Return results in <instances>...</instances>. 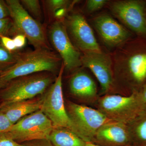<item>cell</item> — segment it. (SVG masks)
I'll list each match as a JSON object with an SVG mask.
<instances>
[{
    "label": "cell",
    "instance_id": "6da1fadb",
    "mask_svg": "<svg viewBox=\"0 0 146 146\" xmlns=\"http://www.w3.org/2000/svg\"><path fill=\"white\" fill-rule=\"evenodd\" d=\"M63 61L59 55L52 50L35 49L21 52L17 62L10 68L0 73V80L4 83L23 76L35 73L59 70Z\"/></svg>",
    "mask_w": 146,
    "mask_h": 146
},
{
    "label": "cell",
    "instance_id": "7a4b0ae2",
    "mask_svg": "<svg viewBox=\"0 0 146 146\" xmlns=\"http://www.w3.org/2000/svg\"><path fill=\"white\" fill-rule=\"evenodd\" d=\"M116 53L113 63L124 70L134 86L141 89L146 83V39H130Z\"/></svg>",
    "mask_w": 146,
    "mask_h": 146
},
{
    "label": "cell",
    "instance_id": "3957f363",
    "mask_svg": "<svg viewBox=\"0 0 146 146\" xmlns=\"http://www.w3.org/2000/svg\"><path fill=\"white\" fill-rule=\"evenodd\" d=\"M56 78L53 73L42 72L13 79L0 90V102L31 99L42 95Z\"/></svg>",
    "mask_w": 146,
    "mask_h": 146
},
{
    "label": "cell",
    "instance_id": "277c9868",
    "mask_svg": "<svg viewBox=\"0 0 146 146\" xmlns=\"http://www.w3.org/2000/svg\"><path fill=\"white\" fill-rule=\"evenodd\" d=\"M10 18L13 23L12 35H23L35 49L52 50L44 29L39 21L33 18L18 0H7Z\"/></svg>",
    "mask_w": 146,
    "mask_h": 146
},
{
    "label": "cell",
    "instance_id": "5b68a950",
    "mask_svg": "<svg viewBox=\"0 0 146 146\" xmlns=\"http://www.w3.org/2000/svg\"><path fill=\"white\" fill-rule=\"evenodd\" d=\"M64 70L63 63L54 82L42 95L40 110L51 121L54 127L66 128L74 132L63 99L62 76Z\"/></svg>",
    "mask_w": 146,
    "mask_h": 146
},
{
    "label": "cell",
    "instance_id": "8992f818",
    "mask_svg": "<svg viewBox=\"0 0 146 146\" xmlns=\"http://www.w3.org/2000/svg\"><path fill=\"white\" fill-rule=\"evenodd\" d=\"M66 110L74 133L86 142H91L100 128L111 121L98 110L71 102Z\"/></svg>",
    "mask_w": 146,
    "mask_h": 146
},
{
    "label": "cell",
    "instance_id": "52a82bcc",
    "mask_svg": "<svg viewBox=\"0 0 146 146\" xmlns=\"http://www.w3.org/2000/svg\"><path fill=\"white\" fill-rule=\"evenodd\" d=\"M54 128L51 121L39 110L21 118L5 132L14 141L21 144L48 139Z\"/></svg>",
    "mask_w": 146,
    "mask_h": 146
},
{
    "label": "cell",
    "instance_id": "ba28073f",
    "mask_svg": "<svg viewBox=\"0 0 146 146\" xmlns=\"http://www.w3.org/2000/svg\"><path fill=\"white\" fill-rule=\"evenodd\" d=\"M113 15L138 37L146 39V1L123 0L112 2Z\"/></svg>",
    "mask_w": 146,
    "mask_h": 146
},
{
    "label": "cell",
    "instance_id": "9c48e42d",
    "mask_svg": "<svg viewBox=\"0 0 146 146\" xmlns=\"http://www.w3.org/2000/svg\"><path fill=\"white\" fill-rule=\"evenodd\" d=\"M48 34L50 41L62 59L65 70H73L82 65L80 53L71 41L62 21L54 22L50 26Z\"/></svg>",
    "mask_w": 146,
    "mask_h": 146
},
{
    "label": "cell",
    "instance_id": "30bf717a",
    "mask_svg": "<svg viewBox=\"0 0 146 146\" xmlns=\"http://www.w3.org/2000/svg\"><path fill=\"white\" fill-rule=\"evenodd\" d=\"M64 25L71 41L79 51H102L92 29L81 14L69 15Z\"/></svg>",
    "mask_w": 146,
    "mask_h": 146
},
{
    "label": "cell",
    "instance_id": "8fae6325",
    "mask_svg": "<svg viewBox=\"0 0 146 146\" xmlns=\"http://www.w3.org/2000/svg\"><path fill=\"white\" fill-rule=\"evenodd\" d=\"M82 65L90 69L99 82L103 93L109 91L113 82V62L108 55L101 52H88L81 55Z\"/></svg>",
    "mask_w": 146,
    "mask_h": 146
},
{
    "label": "cell",
    "instance_id": "7c38bea8",
    "mask_svg": "<svg viewBox=\"0 0 146 146\" xmlns=\"http://www.w3.org/2000/svg\"><path fill=\"white\" fill-rule=\"evenodd\" d=\"M93 24L102 40L108 46H119L131 39V33L108 14L97 16L94 18Z\"/></svg>",
    "mask_w": 146,
    "mask_h": 146
},
{
    "label": "cell",
    "instance_id": "4fadbf2b",
    "mask_svg": "<svg viewBox=\"0 0 146 146\" xmlns=\"http://www.w3.org/2000/svg\"><path fill=\"white\" fill-rule=\"evenodd\" d=\"M42 97L11 102H0V110L12 124L41 108Z\"/></svg>",
    "mask_w": 146,
    "mask_h": 146
},
{
    "label": "cell",
    "instance_id": "5bb4252c",
    "mask_svg": "<svg viewBox=\"0 0 146 146\" xmlns=\"http://www.w3.org/2000/svg\"><path fill=\"white\" fill-rule=\"evenodd\" d=\"M101 104L105 110L109 112H117L127 109L137 114L143 109L137 92H133L129 96H108L102 99Z\"/></svg>",
    "mask_w": 146,
    "mask_h": 146
},
{
    "label": "cell",
    "instance_id": "9a60e30c",
    "mask_svg": "<svg viewBox=\"0 0 146 146\" xmlns=\"http://www.w3.org/2000/svg\"><path fill=\"white\" fill-rule=\"evenodd\" d=\"M70 91L74 96L80 98H90L97 94L95 82L90 76L83 71H79L71 78L69 83Z\"/></svg>",
    "mask_w": 146,
    "mask_h": 146
},
{
    "label": "cell",
    "instance_id": "2e32d148",
    "mask_svg": "<svg viewBox=\"0 0 146 146\" xmlns=\"http://www.w3.org/2000/svg\"><path fill=\"white\" fill-rule=\"evenodd\" d=\"M53 146H84L86 142L69 129L54 127L48 138Z\"/></svg>",
    "mask_w": 146,
    "mask_h": 146
},
{
    "label": "cell",
    "instance_id": "e0dca14e",
    "mask_svg": "<svg viewBox=\"0 0 146 146\" xmlns=\"http://www.w3.org/2000/svg\"><path fill=\"white\" fill-rule=\"evenodd\" d=\"M96 135L102 140L115 144L125 143L129 138L128 133L123 125L110 123L100 128Z\"/></svg>",
    "mask_w": 146,
    "mask_h": 146
},
{
    "label": "cell",
    "instance_id": "ac0fdd59",
    "mask_svg": "<svg viewBox=\"0 0 146 146\" xmlns=\"http://www.w3.org/2000/svg\"><path fill=\"white\" fill-rule=\"evenodd\" d=\"M134 118L133 136L138 143L145 145H146V108L141 110Z\"/></svg>",
    "mask_w": 146,
    "mask_h": 146
},
{
    "label": "cell",
    "instance_id": "d6986e66",
    "mask_svg": "<svg viewBox=\"0 0 146 146\" xmlns=\"http://www.w3.org/2000/svg\"><path fill=\"white\" fill-rule=\"evenodd\" d=\"M21 52L9 51L0 42V73L7 70L17 62Z\"/></svg>",
    "mask_w": 146,
    "mask_h": 146
},
{
    "label": "cell",
    "instance_id": "ffe728a7",
    "mask_svg": "<svg viewBox=\"0 0 146 146\" xmlns=\"http://www.w3.org/2000/svg\"><path fill=\"white\" fill-rule=\"evenodd\" d=\"M22 6L28 12H29L35 19L39 21L42 19V10L40 2L38 0H22Z\"/></svg>",
    "mask_w": 146,
    "mask_h": 146
},
{
    "label": "cell",
    "instance_id": "44dd1931",
    "mask_svg": "<svg viewBox=\"0 0 146 146\" xmlns=\"http://www.w3.org/2000/svg\"><path fill=\"white\" fill-rule=\"evenodd\" d=\"M48 9L52 14L60 9L68 7L70 1L67 0H48L46 1Z\"/></svg>",
    "mask_w": 146,
    "mask_h": 146
},
{
    "label": "cell",
    "instance_id": "7402d4cb",
    "mask_svg": "<svg viewBox=\"0 0 146 146\" xmlns=\"http://www.w3.org/2000/svg\"><path fill=\"white\" fill-rule=\"evenodd\" d=\"M12 27L13 23L10 17L0 19V37L12 35Z\"/></svg>",
    "mask_w": 146,
    "mask_h": 146
},
{
    "label": "cell",
    "instance_id": "603a6c76",
    "mask_svg": "<svg viewBox=\"0 0 146 146\" xmlns=\"http://www.w3.org/2000/svg\"><path fill=\"white\" fill-rule=\"evenodd\" d=\"M106 0H88L86 1V9L90 13L99 10L108 3Z\"/></svg>",
    "mask_w": 146,
    "mask_h": 146
},
{
    "label": "cell",
    "instance_id": "cb8c5ba5",
    "mask_svg": "<svg viewBox=\"0 0 146 146\" xmlns=\"http://www.w3.org/2000/svg\"><path fill=\"white\" fill-rule=\"evenodd\" d=\"M0 146H22L11 138L6 132L0 133Z\"/></svg>",
    "mask_w": 146,
    "mask_h": 146
},
{
    "label": "cell",
    "instance_id": "d4e9b609",
    "mask_svg": "<svg viewBox=\"0 0 146 146\" xmlns=\"http://www.w3.org/2000/svg\"><path fill=\"white\" fill-rule=\"evenodd\" d=\"M0 42L6 49L9 51H17L13 39L7 36H1L0 37Z\"/></svg>",
    "mask_w": 146,
    "mask_h": 146
},
{
    "label": "cell",
    "instance_id": "484cf974",
    "mask_svg": "<svg viewBox=\"0 0 146 146\" xmlns=\"http://www.w3.org/2000/svg\"><path fill=\"white\" fill-rule=\"evenodd\" d=\"M22 146H53L48 139H39L21 143Z\"/></svg>",
    "mask_w": 146,
    "mask_h": 146
},
{
    "label": "cell",
    "instance_id": "4316f807",
    "mask_svg": "<svg viewBox=\"0 0 146 146\" xmlns=\"http://www.w3.org/2000/svg\"><path fill=\"white\" fill-rule=\"evenodd\" d=\"M12 125L5 115L0 110V133L7 131Z\"/></svg>",
    "mask_w": 146,
    "mask_h": 146
},
{
    "label": "cell",
    "instance_id": "83f0119b",
    "mask_svg": "<svg viewBox=\"0 0 146 146\" xmlns=\"http://www.w3.org/2000/svg\"><path fill=\"white\" fill-rule=\"evenodd\" d=\"M14 44L17 50L21 49L25 46L26 43V37L23 34H18L13 36Z\"/></svg>",
    "mask_w": 146,
    "mask_h": 146
},
{
    "label": "cell",
    "instance_id": "f1b7e54d",
    "mask_svg": "<svg viewBox=\"0 0 146 146\" xmlns=\"http://www.w3.org/2000/svg\"><path fill=\"white\" fill-rule=\"evenodd\" d=\"M10 17V12L6 1L0 0V19Z\"/></svg>",
    "mask_w": 146,
    "mask_h": 146
},
{
    "label": "cell",
    "instance_id": "f546056e",
    "mask_svg": "<svg viewBox=\"0 0 146 146\" xmlns=\"http://www.w3.org/2000/svg\"><path fill=\"white\" fill-rule=\"evenodd\" d=\"M137 92L138 98L143 106V109L146 108V83L142 86L140 91Z\"/></svg>",
    "mask_w": 146,
    "mask_h": 146
},
{
    "label": "cell",
    "instance_id": "4dcf8cb0",
    "mask_svg": "<svg viewBox=\"0 0 146 146\" xmlns=\"http://www.w3.org/2000/svg\"><path fill=\"white\" fill-rule=\"evenodd\" d=\"M68 7L60 9L54 12L53 16L56 19V21H61V19L64 18L68 12Z\"/></svg>",
    "mask_w": 146,
    "mask_h": 146
},
{
    "label": "cell",
    "instance_id": "1f68e13d",
    "mask_svg": "<svg viewBox=\"0 0 146 146\" xmlns=\"http://www.w3.org/2000/svg\"><path fill=\"white\" fill-rule=\"evenodd\" d=\"M100 146L97 145H95V144H94L91 143V142H87L86 143V144H85V146Z\"/></svg>",
    "mask_w": 146,
    "mask_h": 146
},
{
    "label": "cell",
    "instance_id": "d6a6232c",
    "mask_svg": "<svg viewBox=\"0 0 146 146\" xmlns=\"http://www.w3.org/2000/svg\"><path fill=\"white\" fill-rule=\"evenodd\" d=\"M5 84L1 80H0V90L3 88L5 86Z\"/></svg>",
    "mask_w": 146,
    "mask_h": 146
},
{
    "label": "cell",
    "instance_id": "836d02e7",
    "mask_svg": "<svg viewBox=\"0 0 146 146\" xmlns=\"http://www.w3.org/2000/svg\"><path fill=\"white\" fill-rule=\"evenodd\" d=\"M142 146H146V145H145Z\"/></svg>",
    "mask_w": 146,
    "mask_h": 146
}]
</instances>
